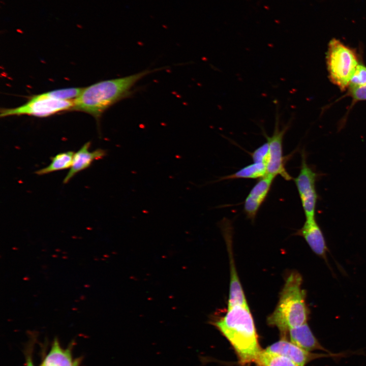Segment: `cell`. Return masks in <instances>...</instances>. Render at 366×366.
<instances>
[{
	"mask_svg": "<svg viewBox=\"0 0 366 366\" xmlns=\"http://www.w3.org/2000/svg\"><path fill=\"white\" fill-rule=\"evenodd\" d=\"M227 309L224 316L211 320L210 323L231 344L241 365L255 363L262 350L249 306L237 305Z\"/></svg>",
	"mask_w": 366,
	"mask_h": 366,
	"instance_id": "1",
	"label": "cell"
},
{
	"mask_svg": "<svg viewBox=\"0 0 366 366\" xmlns=\"http://www.w3.org/2000/svg\"><path fill=\"white\" fill-rule=\"evenodd\" d=\"M145 70L123 77L105 80L83 88L74 100L72 110L93 116L97 120L113 105L130 97L135 84L146 75L161 70Z\"/></svg>",
	"mask_w": 366,
	"mask_h": 366,
	"instance_id": "2",
	"label": "cell"
},
{
	"mask_svg": "<svg viewBox=\"0 0 366 366\" xmlns=\"http://www.w3.org/2000/svg\"><path fill=\"white\" fill-rule=\"evenodd\" d=\"M302 282V277L298 272L292 271L289 274L277 306L267 318L269 325L279 330L282 339L286 338L290 329L307 323L309 311Z\"/></svg>",
	"mask_w": 366,
	"mask_h": 366,
	"instance_id": "3",
	"label": "cell"
},
{
	"mask_svg": "<svg viewBox=\"0 0 366 366\" xmlns=\"http://www.w3.org/2000/svg\"><path fill=\"white\" fill-rule=\"evenodd\" d=\"M326 59L330 81L342 91L345 90L359 64L356 51L332 38L328 43Z\"/></svg>",
	"mask_w": 366,
	"mask_h": 366,
	"instance_id": "4",
	"label": "cell"
},
{
	"mask_svg": "<svg viewBox=\"0 0 366 366\" xmlns=\"http://www.w3.org/2000/svg\"><path fill=\"white\" fill-rule=\"evenodd\" d=\"M74 100H62L42 97L39 95L32 96L24 104L13 108L1 109V117L9 116L28 115L39 117H47L56 113L73 109Z\"/></svg>",
	"mask_w": 366,
	"mask_h": 366,
	"instance_id": "5",
	"label": "cell"
},
{
	"mask_svg": "<svg viewBox=\"0 0 366 366\" xmlns=\"http://www.w3.org/2000/svg\"><path fill=\"white\" fill-rule=\"evenodd\" d=\"M275 121L273 134L268 136L263 131L269 144V155L266 164V174L275 177L277 175L281 176L287 180L292 179L291 176L287 172L285 167V157L283 154V140L284 136L291 125V120L282 128H280V114L279 105H276Z\"/></svg>",
	"mask_w": 366,
	"mask_h": 366,
	"instance_id": "6",
	"label": "cell"
},
{
	"mask_svg": "<svg viewBox=\"0 0 366 366\" xmlns=\"http://www.w3.org/2000/svg\"><path fill=\"white\" fill-rule=\"evenodd\" d=\"M301 166L298 176L294 179L301 202L306 220L315 219L316 203L318 196L316 182L321 175L307 162L306 154L301 152Z\"/></svg>",
	"mask_w": 366,
	"mask_h": 366,
	"instance_id": "7",
	"label": "cell"
},
{
	"mask_svg": "<svg viewBox=\"0 0 366 366\" xmlns=\"http://www.w3.org/2000/svg\"><path fill=\"white\" fill-rule=\"evenodd\" d=\"M265 350L285 357L298 366H304L308 362L315 359L330 356L331 354L313 353L297 346L286 339L267 347Z\"/></svg>",
	"mask_w": 366,
	"mask_h": 366,
	"instance_id": "8",
	"label": "cell"
},
{
	"mask_svg": "<svg viewBox=\"0 0 366 366\" xmlns=\"http://www.w3.org/2000/svg\"><path fill=\"white\" fill-rule=\"evenodd\" d=\"M275 177L266 174L253 186L244 202V211L248 218L254 220L265 200Z\"/></svg>",
	"mask_w": 366,
	"mask_h": 366,
	"instance_id": "9",
	"label": "cell"
},
{
	"mask_svg": "<svg viewBox=\"0 0 366 366\" xmlns=\"http://www.w3.org/2000/svg\"><path fill=\"white\" fill-rule=\"evenodd\" d=\"M90 142H87L75 152L72 166L64 179V184L68 183L77 173L88 168L94 161L102 159L106 156L104 149L98 148L90 151Z\"/></svg>",
	"mask_w": 366,
	"mask_h": 366,
	"instance_id": "10",
	"label": "cell"
},
{
	"mask_svg": "<svg viewBox=\"0 0 366 366\" xmlns=\"http://www.w3.org/2000/svg\"><path fill=\"white\" fill-rule=\"evenodd\" d=\"M296 234L303 237L314 253L326 259L327 247L323 232L315 219L306 220Z\"/></svg>",
	"mask_w": 366,
	"mask_h": 366,
	"instance_id": "11",
	"label": "cell"
},
{
	"mask_svg": "<svg viewBox=\"0 0 366 366\" xmlns=\"http://www.w3.org/2000/svg\"><path fill=\"white\" fill-rule=\"evenodd\" d=\"M287 335L290 342L304 350L310 352L320 350L329 352L319 343L307 323L290 329Z\"/></svg>",
	"mask_w": 366,
	"mask_h": 366,
	"instance_id": "12",
	"label": "cell"
},
{
	"mask_svg": "<svg viewBox=\"0 0 366 366\" xmlns=\"http://www.w3.org/2000/svg\"><path fill=\"white\" fill-rule=\"evenodd\" d=\"M42 366H75L70 350L60 348L56 339L54 340L49 354Z\"/></svg>",
	"mask_w": 366,
	"mask_h": 366,
	"instance_id": "13",
	"label": "cell"
},
{
	"mask_svg": "<svg viewBox=\"0 0 366 366\" xmlns=\"http://www.w3.org/2000/svg\"><path fill=\"white\" fill-rule=\"evenodd\" d=\"M75 152L68 151L60 152L51 158V162L47 166L35 172L38 175L47 174L53 172L70 168L72 166Z\"/></svg>",
	"mask_w": 366,
	"mask_h": 366,
	"instance_id": "14",
	"label": "cell"
},
{
	"mask_svg": "<svg viewBox=\"0 0 366 366\" xmlns=\"http://www.w3.org/2000/svg\"><path fill=\"white\" fill-rule=\"evenodd\" d=\"M266 174V165L263 163H253L235 173L223 177L222 179L237 178L256 179L262 178Z\"/></svg>",
	"mask_w": 366,
	"mask_h": 366,
	"instance_id": "15",
	"label": "cell"
},
{
	"mask_svg": "<svg viewBox=\"0 0 366 366\" xmlns=\"http://www.w3.org/2000/svg\"><path fill=\"white\" fill-rule=\"evenodd\" d=\"M258 366H298L283 356L262 350L255 363Z\"/></svg>",
	"mask_w": 366,
	"mask_h": 366,
	"instance_id": "16",
	"label": "cell"
},
{
	"mask_svg": "<svg viewBox=\"0 0 366 366\" xmlns=\"http://www.w3.org/2000/svg\"><path fill=\"white\" fill-rule=\"evenodd\" d=\"M83 88L71 87L51 90L39 94L40 97L62 100H75L81 93Z\"/></svg>",
	"mask_w": 366,
	"mask_h": 366,
	"instance_id": "17",
	"label": "cell"
},
{
	"mask_svg": "<svg viewBox=\"0 0 366 366\" xmlns=\"http://www.w3.org/2000/svg\"><path fill=\"white\" fill-rule=\"evenodd\" d=\"M365 85H366V66L358 64L351 79L348 88Z\"/></svg>",
	"mask_w": 366,
	"mask_h": 366,
	"instance_id": "18",
	"label": "cell"
},
{
	"mask_svg": "<svg viewBox=\"0 0 366 366\" xmlns=\"http://www.w3.org/2000/svg\"><path fill=\"white\" fill-rule=\"evenodd\" d=\"M269 155V144L267 141L252 153V158L254 163L267 164Z\"/></svg>",
	"mask_w": 366,
	"mask_h": 366,
	"instance_id": "19",
	"label": "cell"
},
{
	"mask_svg": "<svg viewBox=\"0 0 366 366\" xmlns=\"http://www.w3.org/2000/svg\"><path fill=\"white\" fill-rule=\"evenodd\" d=\"M347 95L351 97L355 102L366 100V85L349 87Z\"/></svg>",
	"mask_w": 366,
	"mask_h": 366,
	"instance_id": "20",
	"label": "cell"
},
{
	"mask_svg": "<svg viewBox=\"0 0 366 366\" xmlns=\"http://www.w3.org/2000/svg\"><path fill=\"white\" fill-rule=\"evenodd\" d=\"M26 366H34L32 361L31 357L29 355L27 357Z\"/></svg>",
	"mask_w": 366,
	"mask_h": 366,
	"instance_id": "21",
	"label": "cell"
}]
</instances>
